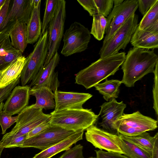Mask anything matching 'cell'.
Returning a JSON list of instances; mask_svg holds the SVG:
<instances>
[{
    "mask_svg": "<svg viewBox=\"0 0 158 158\" xmlns=\"http://www.w3.org/2000/svg\"><path fill=\"white\" fill-rule=\"evenodd\" d=\"M100 107L98 118L102 119L99 124L102 129L112 134L119 135L114 123L123 114L126 105L123 101L119 102L115 99L103 103Z\"/></svg>",
    "mask_w": 158,
    "mask_h": 158,
    "instance_id": "7c38bea8",
    "label": "cell"
},
{
    "mask_svg": "<svg viewBox=\"0 0 158 158\" xmlns=\"http://www.w3.org/2000/svg\"><path fill=\"white\" fill-rule=\"evenodd\" d=\"M157 0H138V7L142 15H144Z\"/></svg>",
    "mask_w": 158,
    "mask_h": 158,
    "instance_id": "8d00e7d4",
    "label": "cell"
},
{
    "mask_svg": "<svg viewBox=\"0 0 158 158\" xmlns=\"http://www.w3.org/2000/svg\"><path fill=\"white\" fill-rule=\"evenodd\" d=\"M123 135L130 141L144 149L149 151H151L152 149L154 136H151L149 133L146 132L132 136Z\"/></svg>",
    "mask_w": 158,
    "mask_h": 158,
    "instance_id": "f546056e",
    "label": "cell"
},
{
    "mask_svg": "<svg viewBox=\"0 0 158 158\" xmlns=\"http://www.w3.org/2000/svg\"><path fill=\"white\" fill-rule=\"evenodd\" d=\"M108 133L110 138L129 158H152L151 151L144 149L126 139L123 135Z\"/></svg>",
    "mask_w": 158,
    "mask_h": 158,
    "instance_id": "ffe728a7",
    "label": "cell"
},
{
    "mask_svg": "<svg viewBox=\"0 0 158 158\" xmlns=\"http://www.w3.org/2000/svg\"><path fill=\"white\" fill-rule=\"evenodd\" d=\"M126 56L125 52H122L100 58L76 74L75 83L86 89L94 86L108 77L114 75L123 63Z\"/></svg>",
    "mask_w": 158,
    "mask_h": 158,
    "instance_id": "7a4b0ae2",
    "label": "cell"
},
{
    "mask_svg": "<svg viewBox=\"0 0 158 158\" xmlns=\"http://www.w3.org/2000/svg\"><path fill=\"white\" fill-rule=\"evenodd\" d=\"M34 158V157H33V158Z\"/></svg>",
    "mask_w": 158,
    "mask_h": 158,
    "instance_id": "c3c4849f",
    "label": "cell"
},
{
    "mask_svg": "<svg viewBox=\"0 0 158 158\" xmlns=\"http://www.w3.org/2000/svg\"><path fill=\"white\" fill-rule=\"evenodd\" d=\"M76 132L50 124L41 133L26 139L19 147L34 148L42 151L66 139Z\"/></svg>",
    "mask_w": 158,
    "mask_h": 158,
    "instance_id": "30bf717a",
    "label": "cell"
},
{
    "mask_svg": "<svg viewBox=\"0 0 158 158\" xmlns=\"http://www.w3.org/2000/svg\"><path fill=\"white\" fill-rule=\"evenodd\" d=\"M97 7L98 14L107 17L114 6L113 0H94Z\"/></svg>",
    "mask_w": 158,
    "mask_h": 158,
    "instance_id": "4dcf8cb0",
    "label": "cell"
},
{
    "mask_svg": "<svg viewBox=\"0 0 158 158\" xmlns=\"http://www.w3.org/2000/svg\"><path fill=\"white\" fill-rule=\"evenodd\" d=\"M16 22L9 23L0 30V71L4 70L17 57L22 53L11 45L9 31Z\"/></svg>",
    "mask_w": 158,
    "mask_h": 158,
    "instance_id": "e0dca14e",
    "label": "cell"
},
{
    "mask_svg": "<svg viewBox=\"0 0 158 158\" xmlns=\"http://www.w3.org/2000/svg\"><path fill=\"white\" fill-rule=\"evenodd\" d=\"M138 18L137 15L133 14L110 38L103 43L99 52L100 58L115 54L126 48L138 26Z\"/></svg>",
    "mask_w": 158,
    "mask_h": 158,
    "instance_id": "8992f818",
    "label": "cell"
},
{
    "mask_svg": "<svg viewBox=\"0 0 158 158\" xmlns=\"http://www.w3.org/2000/svg\"><path fill=\"white\" fill-rule=\"evenodd\" d=\"M26 57L22 55L15 59L2 71L0 79V88L8 85L20 75Z\"/></svg>",
    "mask_w": 158,
    "mask_h": 158,
    "instance_id": "603a6c76",
    "label": "cell"
},
{
    "mask_svg": "<svg viewBox=\"0 0 158 158\" xmlns=\"http://www.w3.org/2000/svg\"><path fill=\"white\" fill-rule=\"evenodd\" d=\"M153 147L151 150L152 158H158V133L154 136Z\"/></svg>",
    "mask_w": 158,
    "mask_h": 158,
    "instance_id": "b9f144b4",
    "label": "cell"
},
{
    "mask_svg": "<svg viewBox=\"0 0 158 158\" xmlns=\"http://www.w3.org/2000/svg\"><path fill=\"white\" fill-rule=\"evenodd\" d=\"M9 35L12 46L23 53L27 44L26 24L17 21L10 29Z\"/></svg>",
    "mask_w": 158,
    "mask_h": 158,
    "instance_id": "d4e9b609",
    "label": "cell"
},
{
    "mask_svg": "<svg viewBox=\"0 0 158 158\" xmlns=\"http://www.w3.org/2000/svg\"><path fill=\"white\" fill-rule=\"evenodd\" d=\"M95 151L96 158H129L120 154L105 152L102 150H95Z\"/></svg>",
    "mask_w": 158,
    "mask_h": 158,
    "instance_id": "74e56055",
    "label": "cell"
},
{
    "mask_svg": "<svg viewBox=\"0 0 158 158\" xmlns=\"http://www.w3.org/2000/svg\"><path fill=\"white\" fill-rule=\"evenodd\" d=\"M30 89L27 85L15 86L4 104L2 110L11 116L19 114L28 104Z\"/></svg>",
    "mask_w": 158,
    "mask_h": 158,
    "instance_id": "5bb4252c",
    "label": "cell"
},
{
    "mask_svg": "<svg viewBox=\"0 0 158 158\" xmlns=\"http://www.w3.org/2000/svg\"><path fill=\"white\" fill-rule=\"evenodd\" d=\"M88 158H96V157H94L93 156H91V157H88Z\"/></svg>",
    "mask_w": 158,
    "mask_h": 158,
    "instance_id": "7dc6e473",
    "label": "cell"
},
{
    "mask_svg": "<svg viewBox=\"0 0 158 158\" xmlns=\"http://www.w3.org/2000/svg\"><path fill=\"white\" fill-rule=\"evenodd\" d=\"M93 17L90 34L97 40L100 41L104 37L107 24V19L104 16L99 14L95 15Z\"/></svg>",
    "mask_w": 158,
    "mask_h": 158,
    "instance_id": "83f0119b",
    "label": "cell"
},
{
    "mask_svg": "<svg viewBox=\"0 0 158 158\" xmlns=\"http://www.w3.org/2000/svg\"><path fill=\"white\" fill-rule=\"evenodd\" d=\"M26 139L27 134L17 137L12 139L5 148L19 147Z\"/></svg>",
    "mask_w": 158,
    "mask_h": 158,
    "instance_id": "ab89813d",
    "label": "cell"
},
{
    "mask_svg": "<svg viewBox=\"0 0 158 158\" xmlns=\"http://www.w3.org/2000/svg\"><path fill=\"white\" fill-rule=\"evenodd\" d=\"M157 55L154 50L133 47L130 49L121 65L123 72L122 83L131 87L135 83L150 73H153Z\"/></svg>",
    "mask_w": 158,
    "mask_h": 158,
    "instance_id": "6da1fadb",
    "label": "cell"
},
{
    "mask_svg": "<svg viewBox=\"0 0 158 158\" xmlns=\"http://www.w3.org/2000/svg\"><path fill=\"white\" fill-rule=\"evenodd\" d=\"M20 75L8 85L0 88V103L7 99L12 89L19 83Z\"/></svg>",
    "mask_w": 158,
    "mask_h": 158,
    "instance_id": "e575fe53",
    "label": "cell"
},
{
    "mask_svg": "<svg viewBox=\"0 0 158 158\" xmlns=\"http://www.w3.org/2000/svg\"><path fill=\"white\" fill-rule=\"evenodd\" d=\"M91 39L90 31L80 23L74 22L64 33L61 53L65 57L84 51Z\"/></svg>",
    "mask_w": 158,
    "mask_h": 158,
    "instance_id": "ba28073f",
    "label": "cell"
},
{
    "mask_svg": "<svg viewBox=\"0 0 158 158\" xmlns=\"http://www.w3.org/2000/svg\"><path fill=\"white\" fill-rule=\"evenodd\" d=\"M60 55L56 52L49 63L43 66L29 85L31 88L45 87L54 92L58 90L60 85L58 73L55 71L60 60Z\"/></svg>",
    "mask_w": 158,
    "mask_h": 158,
    "instance_id": "4fadbf2b",
    "label": "cell"
},
{
    "mask_svg": "<svg viewBox=\"0 0 158 158\" xmlns=\"http://www.w3.org/2000/svg\"><path fill=\"white\" fill-rule=\"evenodd\" d=\"M55 107L54 111L65 109H80L91 98L92 95L89 93L67 92L58 91L54 92Z\"/></svg>",
    "mask_w": 158,
    "mask_h": 158,
    "instance_id": "2e32d148",
    "label": "cell"
},
{
    "mask_svg": "<svg viewBox=\"0 0 158 158\" xmlns=\"http://www.w3.org/2000/svg\"><path fill=\"white\" fill-rule=\"evenodd\" d=\"M2 71H0V78H1V75H2Z\"/></svg>",
    "mask_w": 158,
    "mask_h": 158,
    "instance_id": "bcb514c9",
    "label": "cell"
},
{
    "mask_svg": "<svg viewBox=\"0 0 158 158\" xmlns=\"http://www.w3.org/2000/svg\"><path fill=\"white\" fill-rule=\"evenodd\" d=\"M4 104L3 102H2L0 103V113L1 111L2 110Z\"/></svg>",
    "mask_w": 158,
    "mask_h": 158,
    "instance_id": "f6af8a7d",
    "label": "cell"
},
{
    "mask_svg": "<svg viewBox=\"0 0 158 158\" xmlns=\"http://www.w3.org/2000/svg\"><path fill=\"white\" fill-rule=\"evenodd\" d=\"M50 114L51 124L75 132L84 131L94 125L98 116L91 109L84 108L54 110Z\"/></svg>",
    "mask_w": 158,
    "mask_h": 158,
    "instance_id": "277c9868",
    "label": "cell"
},
{
    "mask_svg": "<svg viewBox=\"0 0 158 158\" xmlns=\"http://www.w3.org/2000/svg\"><path fill=\"white\" fill-rule=\"evenodd\" d=\"M86 140L96 148L108 152L123 154V153L115 142L108 135V132L93 125L86 130Z\"/></svg>",
    "mask_w": 158,
    "mask_h": 158,
    "instance_id": "9a60e30c",
    "label": "cell"
},
{
    "mask_svg": "<svg viewBox=\"0 0 158 158\" xmlns=\"http://www.w3.org/2000/svg\"><path fill=\"white\" fill-rule=\"evenodd\" d=\"M66 1L60 0L56 15L48 28V52L43 65H47L57 52L64 34L66 17Z\"/></svg>",
    "mask_w": 158,
    "mask_h": 158,
    "instance_id": "9c48e42d",
    "label": "cell"
},
{
    "mask_svg": "<svg viewBox=\"0 0 158 158\" xmlns=\"http://www.w3.org/2000/svg\"><path fill=\"white\" fill-rule=\"evenodd\" d=\"M17 119V116L13 117L2 110L0 113V125L2 130V134H5L7 129L16 122Z\"/></svg>",
    "mask_w": 158,
    "mask_h": 158,
    "instance_id": "1f68e13d",
    "label": "cell"
},
{
    "mask_svg": "<svg viewBox=\"0 0 158 158\" xmlns=\"http://www.w3.org/2000/svg\"><path fill=\"white\" fill-rule=\"evenodd\" d=\"M48 29L41 36L32 51L26 58L20 74L22 86L26 85L34 79L45 62L48 52Z\"/></svg>",
    "mask_w": 158,
    "mask_h": 158,
    "instance_id": "5b68a950",
    "label": "cell"
},
{
    "mask_svg": "<svg viewBox=\"0 0 158 158\" xmlns=\"http://www.w3.org/2000/svg\"><path fill=\"white\" fill-rule=\"evenodd\" d=\"M114 125L119 134L132 136L155 130L157 128V121L137 111L131 114L123 113Z\"/></svg>",
    "mask_w": 158,
    "mask_h": 158,
    "instance_id": "52a82bcc",
    "label": "cell"
},
{
    "mask_svg": "<svg viewBox=\"0 0 158 158\" xmlns=\"http://www.w3.org/2000/svg\"><path fill=\"white\" fill-rule=\"evenodd\" d=\"M41 0H33V7L30 18L26 24L27 44L37 42L41 34L42 23L40 17Z\"/></svg>",
    "mask_w": 158,
    "mask_h": 158,
    "instance_id": "44dd1931",
    "label": "cell"
},
{
    "mask_svg": "<svg viewBox=\"0 0 158 158\" xmlns=\"http://www.w3.org/2000/svg\"><path fill=\"white\" fill-rule=\"evenodd\" d=\"M10 1V0H6L0 9V30L8 12Z\"/></svg>",
    "mask_w": 158,
    "mask_h": 158,
    "instance_id": "60d3db41",
    "label": "cell"
},
{
    "mask_svg": "<svg viewBox=\"0 0 158 158\" xmlns=\"http://www.w3.org/2000/svg\"><path fill=\"white\" fill-rule=\"evenodd\" d=\"M153 73L154 75V83L153 85L152 93L153 100V108L155 110L156 115L158 117V61L156 62Z\"/></svg>",
    "mask_w": 158,
    "mask_h": 158,
    "instance_id": "836d02e7",
    "label": "cell"
},
{
    "mask_svg": "<svg viewBox=\"0 0 158 158\" xmlns=\"http://www.w3.org/2000/svg\"><path fill=\"white\" fill-rule=\"evenodd\" d=\"M121 84V81L119 80H106L104 82L98 83L94 87L103 95L105 100L109 102L118 98Z\"/></svg>",
    "mask_w": 158,
    "mask_h": 158,
    "instance_id": "484cf974",
    "label": "cell"
},
{
    "mask_svg": "<svg viewBox=\"0 0 158 158\" xmlns=\"http://www.w3.org/2000/svg\"><path fill=\"white\" fill-rule=\"evenodd\" d=\"M77 1L85 10L88 11L90 16H93L98 14L94 0H78Z\"/></svg>",
    "mask_w": 158,
    "mask_h": 158,
    "instance_id": "d590c367",
    "label": "cell"
},
{
    "mask_svg": "<svg viewBox=\"0 0 158 158\" xmlns=\"http://www.w3.org/2000/svg\"><path fill=\"white\" fill-rule=\"evenodd\" d=\"M29 93L30 95L34 96L36 98V102L34 104V108L45 110L55 109L54 94L49 89L45 87H31Z\"/></svg>",
    "mask_w": 158,
    "mask_h": 158,
    "instance_id": "cb8c5ba5",
    "label": "cell"
},
{
    "mask_svg": "<svg viewBox=\"0 0 158 158\" xmlns=\"http://www.w3.org/2000/svg\"><path fill=\"white\" fill-rule=\"evenodd\" d=\"M43 109L34 108L33 104L27 106L19 114L15 126L0 141V157L3 149L12 139L27 134L39 124L49 121L50 114L44 113Z\"/></svg>",
    "mask_w": 158,
    "mask_h": 158,
    "instance_id": "3957f363",
    "label": "cell"
},
{
    "mask_svg": "<svg viewBox=\"0 0 158 158\" xmlns=\"http://www.w3.org/2000/svg\"><path fill=\"white\" fill-rule=\"evenodd\" d=\"M130 42L134 48L148 50L157 48L158 23L143 30L137 27Z\"/></svg>",
    "mask_w": 158,
    "mask_h": 158,
    "instance_id": "ac0fdd59",
    "label": "cell"
},
{
    "mask_svg": "<svg viewBox=\"0 0 158 158\" xmlns=\"http://www.w3.org/2000/svg\"><path fill=\"white\" fill-rule=\"evenodd\" d=\"M50 125L49 121L44 122L39 124L27 134L26 139L41 133L49 127Z\"/></svg>",
    "mask_w": 158,
    "mask_h": 158,
    "instance_id": "f35d334b",
    "label": "cell"
},
{
    "mask_svg": "<svg viewBox=\"0 0 158 158\" xmlns=\"http://www.w3.org/2000/svg\"><path fill=\"white\" fill-rule=\"evenodd\" d=\"M33 7V0H15L7 14L0 30L9 23L17 21L27 23Z\"/></svg>",
    "mask_w": 158,
    "mask_h": 158,
    "instance_id": "d6986e66",
    "label": "cell"
},
{
    "mask_svg": "<svg viewBox=\"0 0 158 158\" xmlns=\"http://www.w3.org/2000/svg\"><path fill=\"white\" fill-rule=\"evenodd\" d=\"M6 0H0V9L5 3Z\"/></svg>",
    "mask_w": 158,
    "mask_h": 158,
    "instance_id": "ee69618b",
    "label": "cell"
},
{
    "mask_svg": "<svg viewBox=\"0 0 158 158\" xmlns=\"http://www.w3.org/2000/svg\"><path fill=\"white\" fill-rule=\"evenodd\" d=\"M124 0H113L114 6H118L121 4Z\"/></svg>",
    "mask_w": 158,
    "mask_h": 158,
    "instance_id": "7bdbcfd3",
    "label": "cell"
},
{
    "mask_svg": "<svg viewBox=\"0 0 158 158\" xmlns=\"http://www.w3.org/2000/svg\"><path fill=\"white\" fill-rule=\"evenodd\" d=\"M60 1V0H47L46 1L41 34H43L48 30L50 22L57 12Z\"/></svg>",
    "mask_w": 158,
    "mask_h": 158,
    "instance_id": "4316f807",
    "label": "cell"
},
{
    "mask_svg": "<svg viewBox=\"0 0 158 158\" xmlns=\"http://www.w3.org/2000/svg\"><path fill=\"white\" fill-rule=\"evenodd\" d=\"M157 23H158V0L143 16L137 27L139 30H143Z\"/></svg>",
    "mask_w": 158,
    "mask_h": 158,
    "instance_id": "f1b7e54d",
    "label": "cell"
},
{
    "mask_svg": "<svg viewBox=\"0 0 158 158\" xmlns=\"http://www.w3.org/2000/svg\"><path fill=\"white\" fill-rule=\"evenodd\" d=\"M83 149V146L81 144L76 145L66 150L59 158H84Z\"/></svg>",
    "mask_w": 158,
    "mask_h": 158,
    "instance_id": "d6a6232c",
    "label": "cell"
},
{
    "mask_svg": "<svg viewBox=\"0 0 158 158\" xmlns=\"http://www.w3.org/2000/svg\"><path fill=\"white\" fill-rule=\"evenodd\" d=\"M138 8V0H124L120 5L114 6L107 17L106 35L103 43L110 38L118 29L135 13Z\"/></svg>",
    "mask_w": 158,
    "mask_h": 158,
    "instance_id": "8fae6325",
    "label": "cell"
},
{
    "mask_svg": "<svg viewBox=\"0 0 158 158\" xmlns=\"http://www.w3.org/2000/svg\"><path fill=\"white\" fill-rule=\"evenodd\" d=\"M84 131L76 132L60 142L36 154L34 158H51L57 154L68 150L73 144L83 139Z\"/></svg>",
    "mask_w": 158,
    "mask_h": 158,
    "instance_id": "7402d4cb",
    "label": "cell"
}]
</instances>
